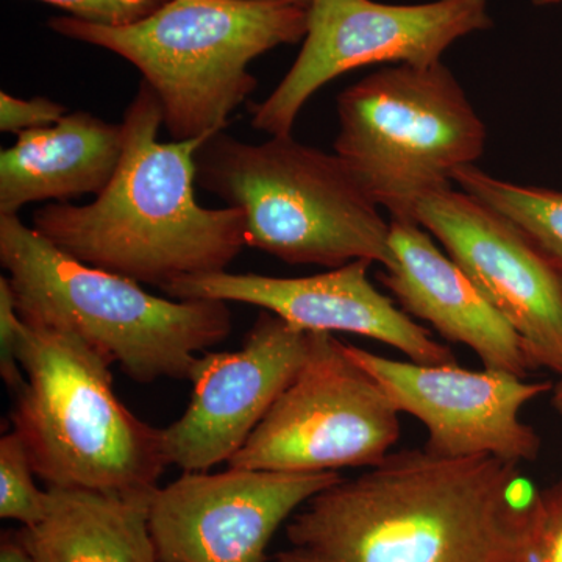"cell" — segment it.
<instances>
[{
	"instance_id": "obj_1",
	"label": "cell",
	"mask_w": 562,
	"mask_h": 562,
	"mask_svg": "<svg viewBox=\"0 0 562 562\" xmlns=\"http://www.w3.org/2000/svg\"><path fill=\"white\" fill-rule=\"evenodd\" d=\"M536 492L516 462L402 450L303 503L276 562H513Z\"/></svg>"
},
{
	"instance_id": "obj_2",
	"label": "cell",
	"mask_w": 562,
	"mask_h": 562,
	"mask_svg": "<svg viewBox=\"0 0 562 562\" xmlns=\"http://www.w3.org/2000/svg\"><path fill=\"white\" fill-rule=\"evenodd\" d=\"M122 125L124 154L109 187L87 205L40 209L33 231L74 260L162 291L227 271L247 247L246 217L195 199V154L210 136L161 143V103L144 81Z\"/></svg>"
},
{
	"instance_id": "obj_3",
	"label": "cell",
	"mask_w": 562,
	"mask_h": 562,
	"mask_svg": "<svg viewBox=\"0 0 562 562\" xmlns=\"http://www.w3.org/2000/svg\"><path fill=\"white\" fill-rule=\"evenodd\" d=\"M47 27L135 66L157 94L172 140H190L224 132L257 90L250 63L305 40L308 7L283 0H168L122 27L70 16L50 18Z\"/></svg>"
},
{
	"instance_id": "obj_4",
	"label": "cell",
	"mask_w": 562,
	"mask_h": 562,
	"mask_svg": "<svg viewBox=\"0 0 562 562\" xmlns=\"http://www.w3.org/2000/svg\"><path fill=\"white\" fill-rule=\"evenodd\" d=\"M0 262L25 324L74 333L138 383L190 380L198 353L233 328L227 303L151 295L63 254L18 214H0Z\"/></svg>"
},
{
	"instance_id": "obj_5",
	"label": "cell",
	"mask_w": 562,
	"mask_h": 562,
	"mask_svg": "<svg viewBox=\"0 0 562 562\" xmlns=\"http://www.w3.org/2000/svg\"><path fill=\"white\" fill-rule=\"evenodd\" d=\"M198 184L246 217L247 247L286 265H394L391 224L336 154L288 136L261 144L214 133L195 154Z\"/></svg>"
},
{
	"instance_id": "obj_6",
	"label": "cell",
	"mask_w": 562,
	"mask_h": 562,
	"mask_svg": "<svg viewBox=\"0 0 562 562\" xmlns=\"http://www.w3.org/2000/svg\"><path fill=\"white\" fill-rule=\"evenodd\" d=\"M20 362L13 431L47 487L157 490L169 465L162 428L121 402L103 355L74 333L25 324Z\"/></svg>"
},
{
	"instance_id": "obj_7",
	"label": "cell",
	"mask_w": 562,
	"mask_h": 562,
	"mask_svg": "<svg viewBox=\"0 0 562 562\" xmlns=\"http://www.w3.org/2000/svg\"><path fill=\"white\" fill-rule=\"evenodd\" d=\"M335 154L391 220L416 222L428 195L486 146V127L452 70L397 65L376 70L338 95Z\"/></svg>"
},
{
	"instance_id": "obj_8",
	"label": "cell",
	"mask_w": 562,
	"mask_h": 562,
	"mask_svg": "<svg viewBox=\"0 0 562 562\" xmlns=\"http://www.w3.org/2000/svg\"><path fill=\"white\" fill-rule=\"evenodd\" d=\"M398 414L344 342L317 331L301 372L228 465L301 473L373 468L401 438Z\"/></svg>"
},
{
	"instance_id": "obj_9",
	"label": "cell",
	"mask_w": 562,
	"mask_h": 562,
	"mask_svg": "<svg viewBox=\"0 0 562 562\" xmlns=\"http://www.w3.org/2000/svg\"><path fill=\"white\" fill-rule=\"evenodd\" d=\"M491 27L487 0H312L301 54L272 94L251 106V125L292 135L303 106L328 81L379 63L436 65L454 41Z\"/></svg>"
},
{
	"instance_id": "obj_10",
	"label": "cell",
	"mask_w": 562,
	"mask_h": 562,
	"mask_svg": "<svg viewBox=\"0 0 562 562\" xmlns=\"http://www.w3.org/2000/svg\"><path fill=\"white\" fill-rule=\"evenodd\" d=\"M416 222L513 325L532 369L562 375V269L508 217L462 190L428 195Z\"/></svg>"
},
{
	"instance_id": "obj_11",
	"label": "cell",
	"mask_w": 562,
	"mask_h": 562,
	"mask_svg": "<svg viewBox=\"0 0 562 562\" xmlns=\"http://www.w3.org/2000/svg\"><path fill=\"white\" fill-rule=\"evenodd\" d=\"M339 472H272L231 468L183 472L158 487L150 532L160 562H266L277 530Z\"/></svg>"
},
{
	"instance_id": "obj_12",
	"label": "cell",
	"mask_w": 562,
	"mask_h": 562,
	"mask_svg": "<svg viewBox=\"0 0 562 562\" xmlns=\"http://www.w3.org/2000/svg\"><path fill=\"white\" fill-rule=\"evenodd\" d=\"M344 350L380 383L398 413L425 425L427 452L450 460L495 457L516 464L539 457L541 436L520 420V412L553 391L552 382H525L490 369L391 360L351 344H344Z\"/></svg>"
},
{
	"instance_id": "obj_13",
	"label": "cell",
	"mask_w": 562,
	"mask_h": 562,
	"mask_svg": "<svg viewBox=\"0 0 562 562\" xmlns=\"http://www.w3.org/2000/svg\"><path fill=\"white\" fill-rule=\"evenodd\" d=\"M316 336L262 310L239 349L199 357L190 406L162 428L169 465L209 472L231 461L301 372Z\"/></svg>"
},
{
	"instance_id": "obj_14",
	"label": "cell",
	"mask_w": 562,
	"mask_h": 562,
	"mask_svg": "<svg viewBox=\"0 0 562 562\" xmlns=\"http://www.w3.org/2000/svg\"><path fill=\"white\" fill-rule=\"evenodd\" d=\"M372 261L357 260L310 277L231 273L191 277L165 292L177 301H217L258 306L306 331L366 336L403 351L419 364H457L450 347L436 341L369 280Z\"/></svg>"
},
{
	"instance_id": "obj_15",
	"label": "cell",
	"mask_w": 562,
	"mask_h": 562,
	"mask_svg": "<svg viewBox=\"0 0 562 562\" xmlns=\"http://www.w3.org/2000/svg\"><path fill=\"white\" fill-rule=\"evenodd\" d=\"M394 265L376 279L403 312L442 338L471 347L484 369L527 379L535 371L522 339L460 266L432 243L419 222L391 220Z\"/></svg>"
},
{
	"instance_id": "obj_16",
	"label": "cell",
	"mask_w": 562,
	"mask_h": 562,
	"mask_svg": "<svg viewBox=\"0 0 562 562\" xmlns=\"http://www.w3.org/2000/svg\"><path fill=\"white\" fill-rule=\"evenodd\" d=\"M124 154V125L88 111L66 113L50 127L22 132L0 151V214H18L29 203H66L99 195Z\"/></svg>"
},
{
	"instance_id": "obj_17",
	"label": "cell",
	"mask_w": 562,
	"mask_h": 562,
	"mask_svg": "<svg viewBox=\"0 0 562 562\" xmlns=\"http://www.w3.org/2000/svg\"><path fill=\"white\" fill-rule=\"evenodd\" d=\"M155 491L47 487L46 516L22 527L18 541L32 562H160L149 520Z\"/></svg>"
},
{
	"instance_id": "obj_18",
	"label": "cell",
	"mask_w": 562,
	"mask_h": 562,
	"mask_svg": "<svg viewBox=\"0 0 562 562\" xmlns=\"http://www.w3.org/2000/svg\"><path fill=\"white\" fill-rule=\"evenodd\" d=\"M453 181L508 217L562 269V191L495 179L475 165L461 168Z\"/></svg>"
},
{
	"instance_id": "obj_19",
	"label": "cell",
	"mask_w": 562,
	"mask_h": 562,
	"mask_svg": "<svg viewBox=\"0 0 562 562\" xmlns=\"http://www.w3.org/2000/svg\"><path fill=\"white\" fill-rule=\"evenodd\" d=\"M31 458L16 431L0 439V517L33 527L46 516L47 490L35 483Z\"/></svg>"
},
{
	"instance_id": "obj_20",
	"label": "cell",
	"mask_w": 562,
	"mask_h": 562,
	"mask_svg": "<svg viewBox=\"0 0 562 562\" xmlns=\"http://www.w3.org/2000/svg\"><path fill=\"white\" fill-rule=\"evenodd\" d=\"M513 562H562V475L538 487Z\"/></svg>"
},
{
	"instance_id": "obj_21",
	"label": "cell",
	"mask_w": 562,
	"mask_h": 562,
	"mask_svg": "<svg viewBox=\"0 0 562 562\" xmlns=\"http://www.w3.org/2000/svg\"><path fill=\"white\" fill-rule=\"evenodd\" d=\"M91 24L122 27L135 24L161 9L168 0H40Z\"/></svg>"
},
{
	"instance_id": "obj_22",
	"label": "cell",
	"mask_w": 562,
	"mask_h": 562,
	"mask_svg": "<svg viewBox=\"0 0 562 562\" xmlns=\"http://www.w3.org/2000/svg\"><path fill=\"white\" fill-rule=\"evenodd\" d=\"M25 324L18 313L9 277H0V375L10 391L24 386L25 373L20 362V349Z\"/></svg>"
},
{
	"instance_id": "obj_23",
	"label": "cell",
	"mask_w": 562,
	"mask_h": 562,
	"mask_svg": "<svg viewBox=\"0 0 562 562\" xmlns=\"http://www.w3.org/2000/svg\"><path fill=\"white\" fill-rule=\"evenodd\" d=\"M69 113L61 103L49 98L21 99L10 92H0V131L14 133L50 127Z\"/></svg>"
},
{
	"instance_id": "obj_24",
	"label": "cell",
	"mask_w": 562,
	"mask_h": 562,
	"mask_svg": "<svg viewBox=\"0 0 562 562\" xmlns=\"http://www.w3.org/2000/svg\"><path fill=\"white\" fill-rule=\"evenodd\" d=\"M0 562H32L24 547L18 541L16 535H5L0 546Z\"/></svg>"
},
{
	"instance_id": "obj_25",
	"label": "cell",
	"mask_w": 562,
	"mask_h": 562,
	"mask_svg": "<svg viewBox=\"0 0 562 562\" xmlns=\"http://www.w3.org/2000/svg\"><path fill=\"white\" fill-rule=\"evenodd\" d=\"M552 405L557 413L562 414V375L560 382L553 387Z\"/></svg>"
},
{
	"instance_id": "obj_26",
	"label": "cell",
	"mask_w": 562,
	"mask_h": 562,
	"mask_svg": "<svg viewBox=\"0 0 562 562\" xmlns=\"http://www.w3.org/2000/svg\"><path fill=\"white\" fill-rule=\"evenodd\" d=\"M535 5L546 7V5H557V3H562V0H531Z\"/></svg>"
},
{
	"instance_id": "obj_27",
	"label": "cell",
	"mask_w": 562,
	"mask_h": 562,
	"mask_svg": "<svg viewBox=\"0 0 562 562\" xmlns=\"http://www.w3.org/2000/svg\"><path fill=\"white\" fill-rule=\"evenodd\" d=\"M283 2L297 3V5L308 7L312 0H283Z\"/></svg>"
}]
</instances>
